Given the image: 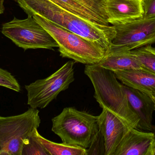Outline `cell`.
<instances>
[{
  "label": "cell",
  "instance_id": "7",
  "mask_svg": "<svg viewBox=\"0 0 155 155\" xmlns=\"http://www.w3.org/2000/svg\"><path fill=\"white\" fill-rule=\"evenodd\" d=\"M2 33L25 51L28 49L52 50L58 44L51 35L31 15L26 19L14 17L2 25Z\"/></svg>",
  "mask_w": 155,
  "mask_h": 155
},
{
  "label": "cell",
  "instance_id": "2",
  "mask_svg": "<svg viewBox=\"0 0 155 155\" xmlns=\"http://www.w3.org/2000/svg\"><path fill=\"white\" fill-rule=\"evenodd\" d=\"M84 73L93 84L94 97L100 107L117 116L130 129H137L139 118L131 108L123 84L114 72L96 64L86 65Z\"/></svg>",
  "mask_w": 155,
  "mask_h": 155
},
{
  "label": "cell",
  "instance_id": "13",
  "mask_svg": "<svg viewBox=\"0 0 155 155\" xmlns=\"http://www.w3.org/2000/svg\"><path fill=\"white\" fill-rule=\"evenodd\" d=\"M107 20L112 25L143 17V0H104Z\"/></svg>",
  "mask_w": 155,
  "mask_h": 155
},
{
  "label": "cell",
  "instance_id": "6",
  "mask_svg": "<svg viewBox=\"0 0 155 155\" xmlns=\"http://www.w3.org/2000/svg\"><path fill=\"white\" fill-rule=\"evenodd\" d=\"M74 61H69L49 77L25 85L28 105L34 109H43L61 92L67 90L74 80Z\"/></svg>",
  "mask_w": 155,
  "mask_h": 155
},
{
  "label": "cell",
  "instance_id": "20",
  "mask_svg": "<svg viewBox=\"0 0 155 155\" xmlns=\"http://www.w3.org/2000/svg\"><path fill=\"white\" fill-rule=\"evenodd\" d=\"M86 150L87 155H105L104 140L102 133L99 130L96 135L90 146Z\"/></svg>",
  "mask_w": 155,
  "mask_h": 155
},
{
  "label": "cell",
  "instance_id": "3",
  "mask_svg": "<svg viewBox=\"0 0 155 155\" xmlns=\"http://www.w3.org/2000/svg\"><path fill=\"white\" fill-rule=\"evenodd\" d=\"M33 18L56 41L60 55L86 65L98 63L107 51L97 43L83 37L37 15Z\"/></svg>",
  "mask_w": 155,
  "mask_h": 155
},
{
  "label": "cell",
  "instance_id": "4",
  "mask_svg": "<svg viewBox=\"0 0 155 155\" xmlns=\"http://www.w3.org/2000/svg\"><path fill=\"white\" fill-rule=\"evenodd\" d=\"M52 122V131L63 143L86 149L99 131L98 116L73 107L64 108Z\"/></svg>",
  "mask_w": 155,
  "mask_h": 155
},
{
  "label": "cell",
  "instance_id": "24",
  "mask_svg": "<svg viewBox=\"0 0 155 155\" xmlns=\"http://www.w3.org/2000/svg\"><path fill=\"white\" fill-rule=\"evenodd\" d=\"M153 155H155V147L154 148V150Z\"/></svg>",
  "mask_w": 155,
  "mask_h": 155
},
{
  "label": "cell",
  "instance_id": "17",
  "mask_svg": "<svg viewBox=\"0 0 155 155\" xmlns=\"http://www.w3.org/2000/svg\"><path fill=\"white\" fill-rule=\"evenodd\" d=\"M131 53L143 68L155 74V47L146 45L131 50Z\"/></svg>",
  "mask_w": 155,
  "mask_h": 155
},
{
  "label": "cell",
  "instance_id": "10",
  "mask_svg": "<svg viewBox=\"0 0 155 155\" xmlns=\"http://www.w3.org/2000/svg\"><path fill=\"white\" fill-rule=\"evenodd\" d=\"M99 130L104 137L105 155H114L119 144L130 130L120 118L105 109L98 116Z\"/></svg>",
  "mask_w": 155,
  "mask_h": 155
},
{
  "label": "cell",
  "instance_id": "23",
  "mask_svg": "<svg viewBox=\"0 0 155 155\" xmlns=\"http://www.w3.org/2000/svg\"><path fill=\"white\" fill-rule=\"evenodd\" d=\"M153 101L154 103V106H155V98L154 99V100H153Z\"/></svg>",
  "mask_w": 155,
  "mask_h": 155
},
{
  "label": "cell",
  "instance_id": "12",
  "mask_svg": "<svg viewBox=\"0 0 155 155\" xmlns=\"http://www.w3.org/2000/svg\"><path fill=\"white\" fill-rule=\"evenodd\" d=\"M132 110L139 119L137 129L155 133V126L153 124L154 103L147 95L138 90L123 85Z\"/></svg>",
  "mask_w": 155,
  "mask_h": 155
},
{
  "label": "cell",
  "instance_id": "18",
  "mask_svg": "<svg viewBox=\"0 0 155 155\" xmlns=\"http://www.w3.org/2000/svg\"><path fill=\"white\" fill-rule=\"evenodd\" d=\"M37 129H35L25 140L21 155H50L39 139Z\"/></svg>",
  "mask_w": 155,
  "mask_h": 155
},
{
  "label": "cell",
  "instance_id": "9",
  "mask_svg": "<svg viewBox=\"0 0 155 155\" xmlns=\"http://www.w3.org/2000/svg\"><path fill=\"white\" fill-rule=\"evenodd\" d=\"M78 17L93 23L109 25L104 0H51Z\"/></svg>",
  "mask_w": 155,
  "mask_h": 155
},
{
  "label": "cell",
  "instance_id": "16",
  "mask_svg": "<svg viewBox=\"0 0 155 155\" xmlns=\"http://www.w3.org/2000/svg\"><path fill=\"white\" fill-rule=\"evenodd\" d=\"M39 137L50 155H87L86 149L67 144L57 143L45 139L39 134Z\"/></svg>",
  "mask_w": 155,
  "mask_h": 155
},
{
  "label": "cell",
  "instance_id": "22",
  "mask_svg": "<svg viewBox=\"0 0 155 155\" xmlns=\"http://www.w3.org/2000/svg\"><path fill=\"white\" fill-rule=\"evenodd\" d=\"M4 0H0V15L3 13L5 10L4 5Z\"/></svg>",
  "mask_w": 155,
  "mask_h": 155
},
{
  "label": "cell",
  "instance_id": "19",
  "mask_svg": "<svg viewBox=\"0 0 155 155\" xmlns=\"http://www.w3.org/2000/svg\"><path fill=\"white\" fill-rule=\"evenodd\" d=\"M0 86L6 87L16 92L21 91V86L11 73L0 68Z\"/></svg>",
  "mask_w": 155,
  "mask_h": 155
},
{
  "label": "cell",
  "instance_id": "21",
  "mask_svg": "<svg viewBox=\"0 0 155 155\" xmlns=\"http://www.w3.org/2000/svg\"><path fill=\"white\" fill-rule=\"evenodd\" d=\"M143 17H155V0H143Z\"/></svg>",
  "mask_w": 155,
  "mask_h": 155
},
{
  "label": "cell",
  "instance_id": "15",
  "mask_svg": "<svg viewBox=\"0 0 155 155\" xmlns=\"http://www.w3.org/2000/svg\"><path fill=\"white\" fill-rule=\"evenodd\" d=\"M97 64L113 72L132 69H145L134 57L131 50L112 45L104 57Z\"/></svg>",
  "mask_w": 155,
  "mask_h": 155
},
{
  "label": "cell",
  "instance_id": "11",
  "mask_svg": "<svg viewBox=\"0 0 155 155\" xmlns=\"http://www.w3.org/2000/svg\"><path fill=\"white\" fill-rule=\"evenodd\" d=\"M155 147V133L131 128L114 155H153Z\"/></svg>",
  "mask_w": 155,
  "mask_h": 155
},
{
  "label": "cell",
  "instance_id": "5",
  "mask_svg": "<svg viewBox=\"0 0 155 155\" xmlns=\"http://www.w3.org/2000/svg\"><path fill=\"white\" fill-rule=\"evenodd\" d=\"M41 123L39 110L31 107L21 114L0 116V155H21L25 140Z\"/></svg>",
  "mask_w": 155,
  "mask_h": 155
},
{
  "label": "cell",
  "instance_id": "1",
  "mask_svg": "<svg viewBox=\"0 0 155 155\" xmlns=\"http://www.w3.org/2000/svg\"><path fill=\"white\" fill-rule=\"evenodd\" d=\"M28 15H37L83 37L97 43L107 52L116 32L113 25L87 22L64 9L51 0H15Z\"/></svg>",
  "mask_w": 155,
  "mask_h": 155
},
{
  "label": "cell",
  "instance_id": "8",
  "mask_svg": "<svg viewBox=\"0 0 155 155\" xmlns=\"http://www.w3.org/2000/svg\"><path fill=\"white\" fill-rule=\"evenodd\" d=\"M113 26L116 33L112 45L133 50L155 43V17H142Z\"/></svg>",
  "mask_w": 155,
  "mask_h": 155
},
{
  "label": "cell",
  "instance_id": "14",
  "mask_svg": "<svg viewBox=\"0 0 155 155\" xmlns=\"http://www.w3.org/2000/svg\"><path fill=\"white\" fill-rule=\"evenodd\" d=\"M114 72L124 85L146 94L153 100L155 98V74L140 69L117 70Z\"/></svg>",
  "mask_w": 155,
  "mask_h": 155
}]
</instances>
